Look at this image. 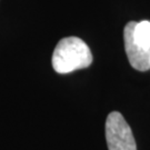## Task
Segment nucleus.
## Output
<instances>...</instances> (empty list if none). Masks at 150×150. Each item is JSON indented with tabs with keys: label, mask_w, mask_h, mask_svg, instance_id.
<instances>
[{
	"label": "nucleus",
	"mask_w": 150,
	"mask_h": 150,
	"mask_svg": "<svg viewBox=\"0 0 150 150\" xmlns=\"http://www.w3.org/2000/svg\"><path fill=\"white\" fill-rule=\"evenodd\" d=\"M92 62V54L83 40L78 37L62 38L57 43L52 54L51 64L58 74L88 68Z\"/></svg>",
	"instance_id": "f257e3e1"
},
{
	"label": "nucleus",
	"mask_w": 150,
	"mask_h": 150,
	"mask_svg": "<svg viewBox=\"0 0 150 150\" xmlns=\"http://www.w3.org/2000/svg\"><path fill=\"white\" fill-rule=\"evenodd\" d=\"M106 140L108 150H137L131 128L118 111L108 115L106 120Z\"/></svg>",
	"instance_id": "f03ea898"
},
{
	"label": "nucleus",
	"mask_w": 150,
	"mask_h": 150,
	"mask_svg": "<svg viewBox=\"0 0 150 150\" xmlns=\"http://www.w3.org/2000/svg\"><path fill=\"white\" fill-rule=\"evenodd\" d=\"M136 23V21L128 22L123 29L125 50L132 68L139 71H147L150 69V50L144 49L134 41V30Z\"/></svg>",
	"instance_id": "7ed1b4c3"
},
{
	"label": "nucleus",
	"mask_w": 150,
	"mask_h": 150,
	"mask_svg": "<svg viewBox=\"0 0 150 150\" xmlns=\"http://www.w3.org/2000/svg\"><path fill=\"white\" fill-rule=\"evenodd\" d=\"M134 38L140 47L150 50V21L137 22L134 30Z\"/></svg>",
	"instance_id": "20e7f679"
}]
</instances>
